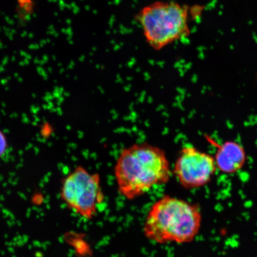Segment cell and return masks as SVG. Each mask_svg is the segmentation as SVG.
<instances>
[{"mask_svg": "<svg viewBox=\"0 0 257 257\" xmlns=\"http://www.w3.org/2000/svg\"><path fill=\"white\" fill-rule=\"evenodd\" d=\"M171 172L165 151L147 143L122 150L114 170L118 191L128 200L140 197L154 186L166 184Z\"/></svg>", "mask_w": 257, "mask_h": 257, "instance_id": "cell-1", "label": "cell"}, {"mask_svg": "<svg viewBox=\"0 0 257 257\" xmlns=\"http://www.w3.org/2000/svg\"><path fill=\"white\" fill-rule=\"evenodd\" d=\"M201 220L197 205L166 195L151 208L144 233L147 239L159 243L190 242L200 231Z\"/></svg>", "mask_w": 257, "mask_h": 257, "instance_id": "cell-2", "label": "cell"}, {"mask_svg": "<svg viewBox=\"0 0 257 257\" xmlns=\"http://www.w3.org/2000/svg\"><path fill=\"white\" fill-rule=\"evenodd\" d=\"M189 9L174 1H156L137 15L145 40L156 51L163 49L190 34Z\"/></svg>", "mask_w": 257, "mask_h": 257, "instance_id": "cell-3", "label": "cell"}, {"mask_svg": "<svg viewBox=\"0 0 257 257\" xmlns=\"http://www.w3.org/2000/svg\"><path fill=\"white\" fill-rule=\"evenodd\" d=\"M61 197L76 214L92 219L104 199L100 176L77 166L63 179Z\"/></svg>", "mask_w": 257, "mask_h": 257, "instance_id": "cell-4", "label": "cell"}, {"mask_svg": "<svg viewBox=\"0 0 257 257\" xmlns=\"http://www.w3.org/2000/svg\"><path fill=\"white\" fill-rule=\"evenodd\" d=\"M216 170L214 157L187 145L180 152L173 172L183 187L195 189L210 182Z\"/></svg>", "mask_w": 257, "mask_h": 257, "instance_id": "cell-5", "label": "cell"}, {"mask_svg": "<svg viewBox=\"0 0 257 257\" xmlns=\"http://www.w3.org/2000/svg\"><path fill=\"white\" fill-rule=\"evenodd\" d=\"M209 142L217 147L214 157L217 169L227 174L238 172L245 165L246 156L245 150L239 143L234 141H226L218 145L208 138Z\"/></svg>", "mask_w": 257, "mask_h": 257, "instance_id": "cell-6", "label": "cell"}, {"mask_svg": "<svg viewBox=\"0 0 257 257\" xmlns=\"http://www.w3.org/2000/svg\"><path fill=\"white\" fill-rule=\"evenodd\" d=\"M8 149L7 138L2 131H0V158L5 156Z\"/></svg>", "mask_w": 257, "mask_h": 257, "instance_id": "cell-7", "label": "cell"}]
</instances>
